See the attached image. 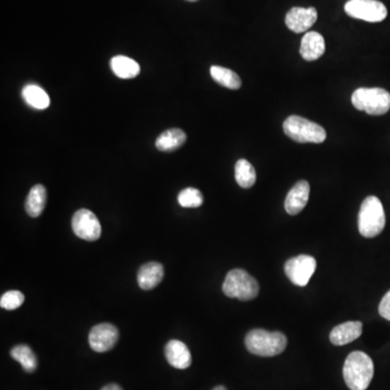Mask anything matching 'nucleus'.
Segmentation results:
<instances>
[{"instance_id":"obj_5","label":"nucleus","mask_w":390,"mask_h":390,"mask_svg":"<svg viewBox=\"0 0 390 390\" xmlns=\"http://www.w3.org/2000/svg\"><path fill=\"white\" fill-rule=\"evenodd\" d=\"M223 290L228 297L247 302L257 297L259 285L249 272L243 269H233L228 272Z\"/></svg>"},{"instance_id":"obj_16","label":"nucleus","mask_w":390,"mask_h":390,"mask_svg":"<svg viewBox=\"0 0 390 390\" xmlns=\"http://www.w3.org/2000/svg\"><path fill=\"white\" fill-rule=\"evenodd\" d=\"M164 278V267L160 263L151 261L146 264L138 271L137 281L142 290L156 288Z\"/></svg>"},{"instance_id":"obj_2","label":"nucleus","mask_w":390,"mask_h":390,"mask_svg":"<svg viewBox=\"0 0 390 390\" xmlns=\"http://www.w3.org/2000/svg\"><path fill=\"white\" fill-rule=\"evenodd\" d=\"M288 345L286 336L280 332H268L255 329L245 337V346L253 355L259 357H274L285 350Z\"/></svg>"},{"instance_id":"obj_26","label":"nucleus","mask_w":390,"mask_h":390,"mask_svg":"<svg viewBox=\"0 0 390 390\" xmlns=\"http://www.w3.org/2000/svg\"><path fill=\"white\" fill-rule=\"evenodd\" d=\"M379 312L381 317H383L386 320L390 321V290L386 292V295L381 300V304L379 306Z\"/></svg>"},{"instance_id":"obj_6","label":"nucleus","mask_w":390,"mask_h":390,"mask_svg":"<svg viewBox=\"0 0 390 390\" xmlns=\"http://www.w3.org/2000/svg\"><path fill=\"white\" fill-rule=\"evenodd\" d=\"M351 102L370 115H384L390 110V93L383 88H359L351 95Z\"/></svg>"},{"instance_id":"obj_23","label":"nucleus","mask_w":390,"mask_h":390,"mask_svg":"<svg viewBox=\"0 0 390 390\" xmlns=\"http://www.w3.org/2000/svg\"><path fill=\"white\" fill-rule=\"evenodd\" d=\"M235 180L241 188L249 189L256 182V172L251 162L239 160L235 164Z\"/></svg>"},{"instance_id":"obj_24","label":"nucleus","mask_w":390,"mask_h":390,"mask_svg":"<svg viewBox=\"0 0 390 390\" xmlns=\"http://www.w3.org/2000/svg\"><path fill=\"white\" fill-rule=\"evenodd\" d=\"M204 202L202 193L195 188L184 189L178 195V203L184 208H196Z\"/></svg>"},{"instance_id":"obj_10","label":"nucleus","mask_w":390,"mask_h":390,"mask_svg":"<svg viewBox=\"0 0 390 390\" xmlns=\"http://www.w3.org/2000/svg\"><path fill=\"white\" fill-rule=\"evenodd\" d=\"M88 339L91 349L95 353H107L117 345L119 330L111 323H101L91 329Z\"/></svg>"},{"instance_id":"obj_14","label":"nucleus","mask_w":390,"mask_h":390,"mask_svg":"<svg viewBox=\"0 0 390 390\" xmlns=\"http://www.w3.org/2000/svg\"><path fill=\"white\" fill-rule=\"evenodd\" d=\"M362 334V323L359 321H349L341 323L333 329L330 334V341L335 346H344L353 343Z\"/></svg>"},{"instance_id":"obj_13","label":"nucleus","mask_w":390,"mask_h":390,"mask_svg":"<svg viewBox=\"0 0 390 390\" xmlns=\"http://www.w3.org/2000/svg\"><path fill=\"white\" fill-rule=\"evenodd\" d=\"M165 357L172 367L179 370L188 369L192 363V357L188 347L177 339H172L166 344Z\"/></svg>"},{"instance_id":"obj_20","label":"nucleus","mask_w":390,"mask_h":390,"mask_svg":"<svg viewBox=\"0 0 390 390\" xmlns=\"http://www.w3.org/2000/svg\"><path fill=\"white\" fill-rule=\"evenodd\" d=\"M22 97L30 107L36 110H45L50 105L48 93L37 85H28L24 87Z\"/></svg>"},{"instance_id":"obj_4","label":"nucleus","mask_w":390,"mask_h":390,"mask_svg":"<svg viewBox=\"0 0 390 390\" xmlns=\"http://www.w3.org/2000/svg\"><path fill=\"white\" fill-rule=\"evenodd\" d=\"M285 135L300 143H322L326 131L322 126L297 115L288 117L283 124Z\"/></svg>"},{"instance_id":"obj_19","label":"nucleus","mask_w":390,"mask_h":390,"mask_svg":"<svg viewBox=\"0 0 390 390\" xmlns=\"http://www.w3.org/2000/svg\"><path fill=\"white\" fill-rule=\"evenodd\" d=\"M111 69L114 74L123 79L134 78L140 73V65L138 62L125 56L112 58Z\"/></svg>"},{"instance_id":"obj_9","label":"nucleus","mask_w":390,"mask_h":390,"mask_svg":"<svg viewBox=\"0 0 390 390\" xmlns=\"http://www.w3.org/2000/svg\"><path fill=\"white\" fill-rule=\"evenodd\" d=\"M72 229L79 239L95 242L101 237V225L98 217L89 209L81 208L72 218Z\"/></svg>"},{"instance_id":"obj_7","label":"nucleus","mask_w":390,"mask_h":390,"mask_svg":"<svg viewBox=\"0 0 390 390\" xmlns=\"http://www.w3.org/2000/svg\"><path fill=\"white\" fill-rule=\"evenodd\" d=\"M345 11L351 18L372 23L384 21L387 16V8L377 0H349Z\"/></svg>"},{"instance_id":"obj_21","label":"nucleus","mask_w":390,"mask_h":390,"mask_svg":"<svg viewBox=\"0 0 390 390\" xmlns=\"http://www.w3.org/2000/svg\"><path fill=\"white\" fill-rule=\"evenodd\" d=\"M12 359L18 361L26 373H34L37 370L38 360L34 351L26 345H18L10 351Z\"/></svg>"},{"instance_id":"obj_17","label":"nucleus","mask_w":390,"mask_h":390,"mask_svg":"<svg viewBox=\"0 0 390 390\" xmlns=\"http://www.w3.org/2000/svg\"><path fill=\"white\" fill-rule=\"evenodd\" d=\"M187 141L184 130L179 128L166 130L158 136L155 141L156 149L162 152H172L178 150Z\"/></svg>"},{"instance_id":"obj_25","label":"nucleus","mask_w":390,"mask_h":390,"mask_svg":"<svg viewBox=\"0 0 390 390\" xmlns=\"http://www.w3.org/2000/svg\"><path fill=\"white\" fill-rule=\"evenodd\" d=\"M24 302V295L19 290H9L0 298V306L6 310H16Z\"/></svg>"},{"instance_id":"obj_18","label":"nucleus","mask_w":390,"mask_h":390,"mask_svg":"<svg viewBox=\"0 0 390 390\" xmlns=\"http://www.w3.org/2000/svg\"><path fill=\"white\" fill-rule=\"evenodd\" d=\"M47 190L42 184H36L30 189L25 201V211L28 216L36 218L42 215L46 207Z\"/></svg>"},{"instance_id":"obj_3","label":"nucleus","mask_w":390,"mask_h":390,"mask_svg":"<svg viewBox=\"0 0 390 390\" xmlns=\"http://www.w3.org/2000/svg\"><path fill=\"white\" fill-rule=\"evenodd\" d=\"M386 225L385 211L383 204L377 196H367L361 204L358 228L362 237H375L381 235Z\"/></svg>"},{"instance_id":"obj_12","label":"nucleus","mask_w":390,"mask_h":390,"mask_svg":"<svg viewBox=\"0 0 390 390\" xmlns=\"http://www.w3.org/2000/svg\"><path fill=\"white\" fill-rule=\"evenodd\" d=\"M310 195V186L306 180H300L295 186L290 189L285 200V211L288 214H300V211L306 207Z\"/></svg>"},{"instance_id":"obj_27","label":"nucleus","mask_w":390,"mask_h":390,"mask_svg":"<svg viewBox=\"0 0 390 390\" xmlns=\"http://www.w3.org/2000/svg\"><path fill=\"white\" fill-rule=\"evenodd\" d=\"M101 390H123V388L117 385V384H109V385L105 386Z\"/></svg>"},{"instance_id":"obj_15","label":"nucleus","mask_w":390,"mask_h":390,"mask_svg":"<svg viewBox=\"0 0 390 390\" xmlns=\"http://www.w3.org/2000/svg\"><path fill=\"white\" fill-rule=\"evenodd\" d=\"M325 52L324 38L317 32H308L302 37L300 45V56L306 61H316Z\"/></svg>"},{"instance_id":"obj_22","label":"nucleus","mask_w":390,"mask_h":390,"mask_svg":"<svg viewBox=\"0 0 390 390\" xmlns=\"http://www.w3.org/2000/svg\"><path fill=\"white\" fill-rule=\"evenodd\" d=\"M211 75L215 81H217L219 85L225 87V88L235 89V90L241 88L242 81L239 75L233 71L229 70V69L214 65L211 68Z\"/></svg>"},{"instance_id":"obj_29","label":"nucleus","mask_w":390,"mask_h":390,"mask_svg":"<svg viewBox=\"0 0 390 390\" xmlns=\"http://www.w3.org/2000/svg\"><path fill=\"white\" fill-rule=\"evenodd\" d=\"M188 1H191V3H194V1H198V0H188Z\"/></svg>"},{"instance_id":"obj_28","label":"nucleus","mask_w":390,"mask_h":390,"mask_svg":"<svg viewBox=\"0 0 390 390\" xmlns=\"http://www.w3.org/2000/svg\"><path fill=\"white\" fill-rule=\"evenodd\" d=\"M213 390H227L225 389V387H223V386H217L216 388H214Z\"/></svg>"},{"instance_id":"obj_8","label":"nucleus","mask_w":390,"mask_h":390,"mask_svg":"<svg viewBox=\"0 0 390 390\" xmlns=\"http://www.w3.org/2000/svg\"><path fill=\"white\" fill-rule=\"evenodd\" d=\"M317 269V261L312 256L300 255L290 258L284 266L286 276L292 284L306 286Z\"/></svg>"},{"instance_id":"obj_11","label":"nucleus","mask_w":390,"mask_h":390,"mask_svg":"<svg viewBox=\"0 0 390 390\" xmlns=\"http://www.w3.org/2000/svg\"><path fill=\"white\" fill-rule=\"evenodd\" d=\"M318 20V12L316 8L294 7L288 12L285 18V24L292 32H307L312 28Z\"/></svg>"},{"instance_id":"obj_1","label":"nucleus","mask_w":390,"mask_h":390,"mask_svg":"<svg viewBox=\"0 0 390 390\" xmlns=\"http://www.w3.org/2000/svg\"><path fill=\"white\" fill-rule=\"evenodd\" d=\"M343 374L349 389L367 390L373 379V361L367 353L353 351L345 361Z\"/></svg>"}]
</instances>
